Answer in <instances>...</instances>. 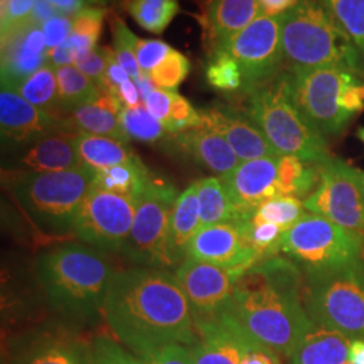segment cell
Masks as SVG:
<instances>
[{
  "label": "cell",
  "mask_w": 364,
  "mask_h": 364,
  "mask_svg": "<svg viewBox=\"0 0 364 364\" xmlns=\"http://www.w3.org/2000/svg\"><path fill=\"white\" fill-rule=\"evenodd\" d=\"M90 355L92 364H147L119 341L108 338H93L90 344Z\"/></svg>",
  "instance_id": "cell-41"
},
{
  "label": "cell",
  "mask_w": 364,
  "mask_h": 364,
  "mask_svg": "<svg viewBox=\"0 0 364 364\" xmlns=\"http://www.w3.org/2000/svg\"><path fill=\"white\" fill-rule=\"evenodd\" d=\"M14 364H92L90 346L68 335L49 333L30 341Z\"/></svg>",
  "instance_id": "cell-26"
},
{
  "label": "cell",
  "mask_w": 364,
  "mask_h": 364,
  "mask_svg": "<svg viewBox=\"0 0 364 364\" xmlns=\"http://www.w3.org/2000/svg\"><path fill=\"white\" fill-rule=\"evenodd\" d=\"M105 10L102 6H88L72 18L73 33L97 42L105 23Z\"/></svg>",
  "instance_id": "cell-44"
},
{
  "label": "cell",
  "mask_w": 364,
  "mask_h": 364,
  "mask_svg": "<svg viewBox=\"0 0 364 364\" xmlns=\"http://www.w3.org/2000/svg\"><path fill=\"white\" fill-rule=\"evenodd\" d=\"M76 54L72 50L68 42L58 45L57 48L48 50V64L60 68V66L73 65Z\"/></svg>",
  "instance_id": "cell-51"
},
{
  "label": "cell",
  "mask_w": 364,
  "mask_h": 364,
  "mask_svg": "<svg viewBox=\"0 0 364 364\" xmlns=\"http://www.w3.org/2000/svg\"><path fill=\"white\" fill-rule=\"evenodd\" d=\"M36 272L53 309L75 321H88L103 314L117 275L102 251L77 243L41 254Z\"/></svg>",
  "instance_id": "cell-3"
},
{
  "label": "cell",
  "mask_w": 364,
  "mask_h": 364,
  "mask_svg": "<svg viewBox=\"0 0 364 364\" xmlns=\"http://www.w3.org/2000/svg\"><path fill=\"white\" fill-rule=\"evenodd\" d=\"M171 50L173 49L164 41L139 38L136 45V60L141 70L150 73L169 55Z\"/></svg>",
  "instance_id": "cell-46"
},
{
  "label": "cell",
  "mask_w": 364,
  "mask_h": 364,
  "mask_svg": "<svg viewBox=\"0 0 364 364\" xmlns=\"http://www.w3.org/2000/svg\"><path fill=\"white\" fill-rule=\"evenodd\" d=\"M15 92H18L28 103L57 117L58 85L55 68L50 64L42 66L36 73H33Z\"/></svg>",
  "instance_id": "cell-34"
},
{
  "label": "cell",
  "mask_w": 364,
  "mask_h": 364,
  "mask_svg": "<svg viewBox=\"0 0 364 364\" xmlns=\"http://www.w3.org/2000/svg\"><path fill=\"white\" fill-rule=\"evenodd\" d=\"M304 273V304L313 321L364 340V259Z\"/></svg>",
  "instance_id": "cell-8"
},
{
  "label": "cell",
  "mask_w": 364,
  "mask_h": 364,
  "mask_svg": "<svg viewBox=\"0 0 364 364\" xmlns=\"http://www.w3.org/2000/svg\"><path fill=\"white\" fill-rule=\"evenodd\" d=\"M278 250L302 272L333 269L363 259L364 236L309 212L281 235Z\"/></svg>",
  "instance_id": "cell-9"
},
{
  "label": "cell",
  "mask_w": 364,
  "mask_h": 364,
  "mask_svg": "<svg viewBox=\"0 0 364 364\" xmlns=\"http://www.w3.org/2000/svg\"><path fill=\"white\" fill-rule=\"evenodd\" d=\"M350 364H364V340H352Z\"/></svg>",
  "instance_id": "cell-57"
},
{
  "label": "cell",
  "mask_w": 364,
  "mask_h": 364,
  "mask_svg": "<svg viewBox=\"0 0 364 364\" xmlns=\"http://www.w3.org/2000/svg\"><path fill=\"white\" fill-rule=\"evenodd\" d=\"M150 174L138 156L127 164L96 171L93 185L117 195L138 197L144 192Z\"/></svg>",
  "instance_id": "cell-31"
},
{
  "label": "cell",
  "mask_w": 364,
  "mask_h": 364,
  "mask_svg": "<svg viewBox=\"0 0 364 364\" xmlns=\"http://www.w3.org/2000/svg\"><path fill=\"white\" fill-rule=\"evenodd\" d=\"M119 99L122 102V105L124 107H136L141 105V95L138 92V88L135 85V82L132 80L126 81L123 85H120L119 88Z\"/></svg>",
  "instance_id": "cell-54"
},
{
  "label": "cell",
  "mask_w": 364,
  "mask_h": 364,
  "mask_svg": "<svg viewBox=\"0 0 364 364\" xmlns=\"http://www.w3.org/2000/svg\"><path fill=\"white\" fill-rule=\"evenodd\" d=\"M37 0H1V36L30 22Z\"/></svg>",
  "instance_id": "cell-45"
},
{
  "label": "cell",
  "mask_w": 364,
  "mask_h": 364,
  "mask_svg": "<svg viewBox=\"0 0 364 364\" xmlns=\"http://www.w3.org/2000/svg\"><path fill=\"white\" fill-rule=\"evenodd\" d=\"M289 68H336L364 77V55L318 0H299L281 15Z\"/></svg>",
  "instance_id": "cell-4"
},
{
  "label": "cell",
  "mask_w": 364,
  "mask_h": 364,
  "mask_svg": "<svg viewBox=\"0 0 364 364\" xmlns=\"http://www.w3.org/2000/svg\"><path fill=\"white\" fill-rule=\"evenodd\" d=\"M201 126L221 135L234 149L240 162L279 156L247 114L230 105H215L200 111Z\"/></svg>",
  "instance_id": "cell-19"
},
{
  "label": "cell",
  "mask_w": 364,
  "mask_h": 364,
  "mask_svg": "<svg viewBox=\"0 0 364 364\" xmlns=\"http://www.w3.org/2000/svg\"><path fill=\"white\" fill-rule=\"evenodd\" d=\"M221 50L228 53L242 70L240 93L247 96L266 85L285 70L287 64L281 43V15L262 14Z\"/></svg>",
  "instance_id": "cell-12"
},
{
  "label": "cell",
  "mask_w": 364,
  "mask_h": 364,
  "mask_svg": "<svg viewBox=\"0 0 364 364\" xmlns=\"http://www.w3.org/2000/svg\"><path fill=\"white\" fill-rule=\"evenodd\" d=\"M250 220H231L200 228L191 242L186 258L207 262L240 277L259 262L248 237Z\"/></svg>",
  "instance_id": "cell-14"
},
{
  "label": "cell",
  "mask_w": 364,
  "mask_h": 364,
  "mask_svg": "<svg viewBox=\"0 0 364 364\" xmlns=\"http://www.w3.org/2000/svg\"><path fill=\"white\" fill-rule=\"evenodd\" d=\"M364 55V0H318Z\"/></svg>",
  "instance_id": "cell-36"
},
{
  "label": "cell",
  "mask_w": 364,
  "mask_h": 364,
  "mask_svg": "<svg viewBox=\"0 0 364 364\" xmlns=\"http://www.w3.org/2000/svg\"><path fill=\"white\" fill-rule=\"evenodd\" d=\"M92 1L96 3V4L103 6V4H114V3H117L119 0H92Z\"/></svg>",
  "instance_id": "cell-59"
},
{
  "label": "cell",
  "mask_w": 364,
  "mask_h": 364,
  "mask_svg": "<svg viewBox=\"0 0 364 364\" xmlns=\"http://www.w3.org/2000/svg\"><path fill=\"white\" fill-rule=\"evenodd\" d=\"M171 97H173V92L156 88L144 99V103L147 111L156 117V120H159L164 124V127L169 119Z\"/></svg>",
  "instance_id": "cell-50"
},
{
  "label": "cell",
  "mask_w": 364,
  "mask_h": 364,
  "mask_svg": "<svg viewBox=\"0 0 364 364\" xmlns=\"http://www.w3.org/2000/svg\"><path fill=\"white\" fill-rule=\"evenodd\" d=\"M0 130L3 142L14 146H30L65 129L63 119L28 103L11 88L1 87Z\"/></svg>",
  "instance_id": "cell-17"
},
{
  "label": "cell",
  "mask_w": 364,
  "mask_h": 364,
  "mask_svg": "<svg viewBox=\"0 0 364 364\" xmlns=\"http://www.w3.org/2000/svg\"><path fill=\"white\" fill-rule=\"evenodd\" d=\"M201 126V115L183 96L173 92L170 115L165 129L171 135Z\"/></svg>",
  "instance_id": "cell-42"
},
{
  "label": "cell",
  "mask_w": 364,
  "mask_h": 364,
  "mask_svg": "<svg viewBox=\"0 0 364 364\" xmlns=\"http://www.w3.org/2000/svg\"><path fill=\"white\" fill-rule=\"evenodd\" d=\"M123 107L117 96L102 90L96 100L72 109L69 117L63 119L64 129L70 134L102 135L127 144L129 138L119 120Z\"/></svg>",
  "instance_id": "cell-23"
},
{
  "label": "cell",
  "mask_w": 364,
  "mask_h": 364,
  "mask_svg": "<svg viewBox=\"0 0 364 364\" xmlns=\"http://www.w3.org/2000/svg\"><path fill=\"white\" fill-rule=\"evenodd\" d=\"M53 4L61 15L65 16H75L76 14L82 11L88 7V0H46Z\"/></svg>",
  "instance_id": "cell-55"
},
{
  "label": "cell",
  "mask_w": 364,
  "mask_h": 364,
  "mask_svg": "<svg viewBox=\"0 0 364 364\" xmlns=\"http://www.w3.org/2000/svg\"><path fill=\"white\" fill-rule=\"evenodd\" d=\"M123 9L146 31L162 34L180 11L177 0H123Z\"/></svg>",
  "instance_id": "cell-33"
},
{
  "label": "cell",
  "mask_w": 364,
  "mask_h": 364,
  "mask_svg": "<svg viewBox=\"0 0 364 364\" xmlns=\"http://www.w3.org/2000/svg\"><path fill=\"white\" fill-rule=\"evenodd\" d=\"M195 320L197 338L189 346L193 364H240L247 333L228 313Z\"/></svg>",
  "instance_id": "cell-20"
},
{
  "label": "cell",
  "mask_w": 364,
  "mask_h": 364,
  "mask_svg": "<svg viewBox=\"0 0 364 364\" xmlns=\"http://www.w3.org/2000/svg\"><path fill=\"white\" fill-rule=\"evenodd\" d=\"M55 76L58 85V108L63 111L70 112L80 105H88L102 93L100 87L76 65L55 68Z\"/></svg>",
  "instance_id": "cell-32"
},
{
  "label": "cell",
  "mask_w": 364,
  "mask_h": 364,
  "mask_svg": "<svg viewBox=\"0 0 364 364\" xmlns=\"http://www.w3.org/2000/svg\"><path fill=\"white\" fill-rule=\"evenodd\" d=\"M299 109L326 138L340 136L364 111V77L336 68H289Z\"/></svg>",
  "instance_id": "cell-7"
},
{
  "label": "cell",
  "mask_w": 364,
  "mask_h": 364,
  "mask_svg": "<svg viewBox=\"0 0 364 364\" xmlns=\"http://www.w3.org/2000/svg\"><path fill=\"white\" fill-rule=\"evenodd\" d=\"M134 82H135V85H136V88H138V92H139V95H141V100H142V102H144V99L149 96L150 92H153L156 90V84H154V81L151 80L150 73H144V72H142V75H141L139 77L134 78Z\"/></svg>",
  "instance_id": "cell-56"
},
{
  "label": "cell",
  "mask_w": 364,
  "mask_h": 364,
  "mask_svg": "<svg viewBox=\"0 0 364 364\" xmlns=\"http://www.w3.org/2000/svg\"><path fill=\"white\" fill-rule=\"evenodd\" d=\"M205 78L209 85L216 91L232 93L242 92L243 88L242 70L234 58L225 50H218L209 54Z\"/></svg>",
  "instance_id": "cell-37"
},
{
  "label": "cell",
  "mask_w": 364,
  "mask_h": 364,
  "mask_svg": "<svg viewBox=\"0 0 364 364\" xmlns=\"http://www.w3.org/2000/svg\"><path fill=\"white\" fill-rule=\"evenodd\" d=\"M304 201L308 212L353 232H364V188L355 168L338 156L320 165V182Z\"/></svg>",
  "instance_id": "cell-13"
},
{
  "label": "cell",
  "mask_w": 364,
  "mask_h": 364,
  "mask_svg": "<svg viewBox=\"0 0 364 364\" xmlns=\"http://www.w3.org/2000/svg\"><path fill=\"white\" fill-rule=\"evenodd\" d=\"M57 15H61V14L49 1L37 0L36 6H34V10H33L31 16H30V22L33 25L42 27L48 21H50L52 18L57 16Z\"/></svg>",
  "instance_id": "cell-52"
},
{
  "label": "cell",
  "mask_w": 364,
  "mask_h": 364,
  "mask_svg": "<svg viewBox=\"0 0 364 364\" xmlns=\"http://www.w3.org/2000/svg\"><path fill=\"white\" fill-rule=\"evenodd\" d=\"M96 171L80 165L75 169L23 173L13 183V195L31 225L46 237L73 235L75 220Z\"/></svg>",
  "instance_id": "cell-6"
},
{
  "label": "cell",
  "mask_w": 364,
  "mask_h": 364,
  "mask_svg": "<svg viewBox=\"0 0 364 364\" xmlns=\"http://www.w3.org/2000/svg\"><path fill=\"white\" fill-rule=\"evenodd\" d=\"M304 201L297 197H277L255 210L250 219L255 223H273L284 232L293 227L306 213Z\"/></svg>",
  "instance_id": "cell-38"
},
{
  "label": "cell",
  "mask_w": 364,
  "mask_h": 364,
  "mask_svg": "<svg viewBox=\"0 0 364 364\" xmlns=\"http://www.w3.org/2000/svg\"><path fill=\"white\" fill-rule=\"evenodd\" d=\"M42 31L45 36L46 48L48 50H50L64 43L70 37V34L73 33V22L69 16L57 15L42 26Z\"/></svg>",
  "instance_id": "cell-48"
},
{
  "label": "cell",
  "mask_w": 364,
  "mask_h": 364,
  "mask_svg": "<svg viewBox=\"0 0 364 364\" xmlns=\"http://www.w3.org/2000/svg\"><path fill=\"white\" fill-rule=\"evenodd\" d=\"M189 72V58L173 49L169 55L150 72V76L159 90L174 92L181 85L182 81L188 77Z\"/></svg>",
  "instance_id": "cell-40"
},
{
  "label": "cell",
  "mask_w": 364,
  "mask_h": 364,
  "mask_svg": "<svg viewBox=\"0 0 364 364\" xmlns=\"http://www.w3.org/2000/svg\"><path fill=\"white\" fill-rule=\"evenodd\" d=\"M355 174H356V177H358V180H359V182L362 183V186L364 188V171L363 170L360 169H356L355 168Z\"/></svg>",
  "instance_id": "cell-58"
},
{
  "label": "cell",
  "mask_w": 364,
  "mask_h": 364,
  "mask_svg": "<svg viewBox=\"0 0 364 364\" xmlns=\"http://www.w3.org/2000/svg\"><path fill=\"white\" fill-rule=\"evenodd\" d=\"M141 359L147 364H193L189 347L183 344H169Z\"/></svg>",
  "instance_id": "cell-49"
},
{
  "label": "cell",
  "mask_w": 364,
  "mask_h": 364,
  "mask_svg": "<svg viewBox=\"0 0 364 364\" xmlns=\"http://www.w3.org/2000/svg\"><path fill=\"white\" fill-rule=\"evenodd\" d=\"M48 64V48L41 27L27 22L1 36V87L16 90Z\"/></svg>",
  "instance_id": "cell-18"
},
{
  "label": "cell",
  "mask_w": 364,
  "mask_h": 364,
  "mask_svg": "<svg viewBox=\"0 0 364 364\" xmlns=\"http://www.w3.org/2000/svg\"><path fill=\"white\" fill-rule=\"evenodd\" d=\"M240 364H282V360L279 353L247 335L243 344Z\"/></svg>",
  "instance_id": "cell-47"
},
{
  "label": "cell",
  "mask_w": 364,
  "mask_h": 364,
  "mask_svg": "<svg viewBox=\"0 0 364 364\" xmlns=\"http://www.w3.org/2000/svg\"><path fill=\"white\" fill-rule=\"evenodd\" d=\"M178 198L173 186L150 178L136 197L130 235L120 254L136 267L168 269L170 255V218Z\"/></svg>",
  "instance_id": "cell-10"
},
{
  "label": "cell",
  "mask_w": 364,
  "mask_h": 364,
  "mask_svg": "<svg viewBox=\"0 0 364 364\" xmlns=\"http://www.w3.org/2000/svg\"><path fill=\"white\" fill-rule=\"evenodd\" d=\"M246 114L279 156L323 165L332 154L326 138L294 100L289 70L247 95Z\"/></svg>",
  "instance_id": "cell-5"
},
{
  "label": "cell",
  "mask_w": 364,
  "mask_h": 364,
  "mask_svg": "<svg viewBox=\"0 0 364 364\" xmlns=\"http://www.w3.org/2000/svg\"><path fill=\"white\" fill-rule=\"evenodd\" d=\"M320 182V165L302 161L299 156H281L278 159L279 196L304 200L312 193Z\"/></svg>",
  "instance_id": "cell-30"
},
{
  "label": "cell",
  "mask_w": 364,
  "mask_h": 364,
  "mask_svg": "<svg viewBox=\"0 0 364 364\" xmlns=\"http://www.w3.org/2000/svg\"><path fill=\"white\" fill-rule=\"evenodd\" d=\"M227 313L248 336L290 358L312 324L302 270L282 257L260 259L236 279Z\"/></svg>",
  "instance_id": "cell-2"
},
{
  "label": "cell",
  "mask_w": 364,
  "mask_h": 364,
  "mask_svg": "<svg viewBox=\"0 0 364 364\" xmlns=\"http://www.w3.org/2000/svg\"><path fill=\"white\" fill-rule=\"evenodd\" d=\"M136 198L92 185L75 220L73 235L85 246L120 252L132 228Z\"/></svg>",
  "instance_id": "cell-11"
},
{
  "label": "cell",
  "mask_w": 364,
  "mask_h": 364,
  "mask_svg": "<svg viewBox=\"0 0 364 364\" xmlns=\"http://www.w3.org/2000/svg\"><path fill=\"white\" fill-rule=\"evenodd\" d=\"M279 156H264L240 162L232 171L221 177L240 219L250 220L263 204L281 197L278 189Z\"/></svg>",
  "instance_id": "cell-16"
},
{
  "label": "cell",
  "mask_w": 364,
  "mask_h": 364,
  "mask_svg": "<svg viewBox=\"0 0 364 364\" xmlns=\"http://www.w3.org/2000/svg\"><path fill=\"white\" fill-rule=\"evenodd\" d=\"M262 14L269 16H278L293 9L299 0H258Z\"/></svg>",
  "instance_id": "cell-53"
},
{
  "label": "cell",
  "mask_w": 364,
  "mask_h": 364,
  "mask_svg": "<svg viewBox=\"0 0 364 364\" xmlns=\"http://www.w3.org/2000/svg\"><path fill=\"white\" fill-rule=\"evenodd\" d=\"M351 343L343 333L312 320L290 364H350Z\"/></svg>",
  "instance_id": "cell-24"
},
{
  "label": "cell",
  "mask_w": 364,
  "mask_h": 364,
  "mask_svg": "<svg viewBox=\"0 0 364 364\" xmlns=\"http://www.w3.org/2000/svg\"><path fill=\"white\" fill-rule=\"evenodd\" d=\"M171 142L176 150L221 177L240 164L228 142L218 132L204 126L173 134Z\"/></svg>",
  "instance_id": "cell-22"
},
{
  "label": "cell",
  "mask_w": 364,
  "mask_h": 364,
  "mask_svg": "<svg viewBox=\"0 0 364 364\" xmlns=\"http://www.w3.org/2000/svg\"><path fill=\"white\" fill-rule=\"evenodd\" d=\"M75 149L80 164L95 171L127 164L136 156L122 141L84 132L75 136Z\"/></svg>",
  "instance_id": "cell-28"
},
{
  "label": "cell",
  "mask_w": 364,
  "mask_h": 364,
  "mask_svg": "<svg viewBox=\"0 0 364 364\" xmlns=\"http://www.w3.org/2000/svg\"><path fill=\"white\" fill-rule=\"evenodd\" d=\"M112 53V49L107 46H95L88 50L78 53L75 58V64L78 69L87 75L88 77L93 80L99 87L105 78L107 66H108V60Z\"/></svg>",
  "instance_id": "cell-43"
},
{
  "label": "cell",
  "mask_w": 364,
  "mask_h": 364,
  "mask_svg": "<svg viewBox=\"0 0 364 364\" xmlns=\"http://www.w3.org/2000/svg\"><path fill=\"white\" fill-rule=\"evenodd\" d=\"M200 205V228L240 219L221 178L207 177L195 182Z\"/></svg>",
  "instance_id": "cell-29"
},
{
  "label": "cell",
  "mask_w": 364,
  "mask_h": 364,
  "mask_svg": "<svg viewBox=\"0 0 364 364\" xmlns=\"http://www.w3.org/2000/svg\"><path fill=\"white\" fill-rule=\"evenodd\" d=\"M358 138L362 141V144H364V127L358 130Z\"/></svg>",
  "instance_id": "cell-60"
},
{
  "label": "cell",
  "mask_w": 364,
  "mask_h": 364,
  "mask_svg": "<svg viewBox=\"0 0 364 364\" xmlns=\"http://www.w3.org/2000/svg\"><path fill=\"white\" fill-rule=\"evenodd\" d=\"M262 15L258 0H207L201 23L209 54L224 46Z\"/></svg>",
  "instance_id": "cell-21"
},
{
  "label": "cell",
  "mask_w": 364,
  "mask_h": 364,
  "mask_svg": "<svg viewBox=\"0 0 364 364\" xmlns=\"http://www.w3.org/2000/svg\"><path fill=\"white\" fill-rule=\"evenodd\" d=\"M119 120L129 141L154 144L168 132L164 124L147 111L144 102L136 107H123Z\"/></svg>",
  "instance_id": "cell-35"
},
{
  "label": "cell",
  "mask_w": 364,
  "mask_h": 364,
  "mask_svg": "<svg viewBox=\"0 0 364 364\" xmlns=\"http://www.w3.org/2000/svg\"><path fill=\"white\" fill-rule=\"evenodd\" d=\"M112 37H114V53L117 63L124 68L132 80L139 77L142 70L136 60V45L139 38L131 31L123 19L114 16L111 21Z\"/></svg>",
  "instance_id": "cell-39"
},
{
  "label": "cell",
  "mask_w": 364,
  "mask_h": 364,
  "mask_svg": "<svg viewBox=\"0 0 364 364\" xmlns=\"http://www.w3.org/2000/svg\"><path fill=\"white\" fill-rule=\"evenodd\" d=\"M176 272L195 318H207L227 312L235 282L239 278L236 274L193 258L183 260Z\"/></svg>",
  "instance_id": "cell-15"
},
{
  "label": "cell",
  "mask_w": 364,
  "mask_h": 364,
  "mask_svg": "<svg viewBox=\"0 0 364 364\" xmlns=\"http://www.w3.org/2000/svg\"><path fill=\"white\" fill-rule=\"evenodd\" d=\"M77 134L55 132L36 144H30L19 162L25 173H49L75 169L80 166L75 149V136Z\"/></svg>",
  "instance_id": "cell-25"
},
{
  "label": "cell",
  "mask_w": 364,
  "mask_h": 364,
  "mask_svg": "<svg viewBox=\"0 0 364 364\" xmlns=\"http://www.w3.org/2000/svg\"><path fill=\"white\" fill-rule=\"evenodd\" d=\"M200 231V205L196 183L178 196L170 218V255L174 266L186 259L191 242Z\"/></svg>",
  "instance_id": "cell-27"
},
{
  "label": "cell",
  "mask_w": 364,
  "mask_h": 364,
  "mask_svg": "<svg viewBox=\"0 0 364 364\" xmlns=\"http://www.w3.org/2000/svg\"><path fill=\"white\" fill-rule=\"evenodd\" d=\"M103 316L117 341L139 358L169 344L189 347L197 338L191 304L176 274L162 269L117 273Z\"/></svg>",
  "instance_id": "cell-1"
}]
</instances>
